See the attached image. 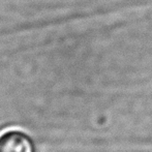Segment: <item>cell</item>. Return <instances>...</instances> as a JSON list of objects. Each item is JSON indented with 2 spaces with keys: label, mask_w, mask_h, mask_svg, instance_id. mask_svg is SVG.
<instances>
[{
  "label": "cell",
  "mask_w": 152,
  "mask_h": 152,
  "mask_svg": "<svg viewBox=\"0 0 152 152\" xmlns=\"http://www.w3.org/2000/svg\"><path fill=\"white\" fill-rule=\"evenodd\" d=\"M0 152H36V149L28 134L10 128L0 132Z\"/></svg>",
  "instance_id": "cell-1"
}]
</instances>
